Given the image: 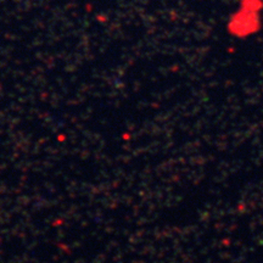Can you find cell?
I'll list each match as a JSON object with an SVG mask.
<instances>
[{
    "label": "cell",
    "mask_w": 263,
    "mask_h": 263,
    "mask_svg": "<svg viewBox=\"0 0 263 263\" xmlns=\"http://www.w3.org/2000/svg\"><path fill=\"white\" fill-rule=\"evenodd\" d=\"M263 28V0H239L226 22L230 37L245 41L257 35Z\"/></svg>",
    "instance_id": "obj_1"
}]
</instances>
